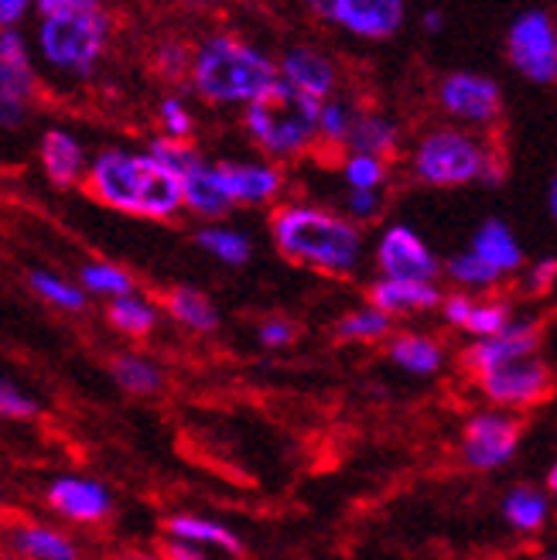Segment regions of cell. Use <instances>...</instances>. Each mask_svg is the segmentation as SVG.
Here are the masks:
<instances>
[{
    "label": "cell",
    "mask_w": 557,
    "mask_h": 560,
    "mask_svg": "<svg viewBox=\"0 0 557 560\" xmlns=\"http://www.w3.org/2000/svg\"><path fill=\"white\" fill-rule=\"evenodd\" d=\"M390 331V318L376 307H359V312H349L339 322V339H352V342H376Z\"/></svg>",
    "instance_id": "36"
},
{
    "label": "cell",
    "mask_w": 557,
    "mask_h": 560,
    "mask_svg": "<svg viewBox=\"0 0 557 560\" xmlns=\"http://www.w3.org/2000/svg\"><path fill=\"white\" fill-rule=\"evenodd\" d=\"M161 124H164V137H172V140H188L192 130H195L192 114L185 109V103L175 100V96L161 100Z\"/></svg>",
    "instance_id": "40"
},
{
    "label": "cell",
    "mask_w": 557,
    "mask_h": 560,
    "mask_svg": "<svg viewBox=\"0 0 557 560\" xmlns=\"http://www.w3.org/2000/svg\"><path fill=\"white\" fill-rule=\"evenodd\" d=\"M349 191H376L386 182V164L370 154H349L343 164Z\"/></svg>",
    "instance_id": "37"
},
{
    "label": "cell",
    "mask_w": 557,
    "mask_h": 560,
    "mask_svg": "<svg viewBox=\"0 0 557 560\" xmlns=\"http://www.w3.org/2000/svg\"><path fill=\"white\" fill-rule=\"evenodd\" d=\"M318 109L322 103L298 93L288 82H270V86L246 103V133L274 158H294L309 151L318 137Z\"/></svg>",
    "instance_id": "4"
},
{
    "label": "cell",
    "mask_w": 557,
    "mask_h": 560,
    "mask_svg": "<svg viewBox=\"0 0 557 560\" xmlns=\"http://www.w3.org/2000/svg\"><path fill=\"white\" fill-rule=\"evenodd\" d=\"M164 553H169V557H164V560H206L199 547H192V544H182V540H172V544H169V550H164Z\"/></svg>",
    "instance_id": "49"
},
{
    "label": "cell",
    "mask_w": 557,
    "mask_h": 560,
    "mask_svg": "<svg viewBox=\"0 0 557 560\" xmlns=\"http://www.w3.org/2000/svg\"><path fill=\"white\" fill-rule=\"evenodd\" d=\"M513 325V318H510V304H503V301H476L472 304V312H468V318H465V331L468 335H476V339L483 342V339H496L499 331H507Z\"/></svg>",
    "instance_id": "31"
},
{
    "label": "cell",
    "mask_w": 557,
    "mask_h": 560,
    "mask_svg": "<svg viewBox=\"0 0 557 560\" xmlns=\"http://www.w3.org/2000/svg\"><path fill=\"white\" fill-rule=\"evenodd\" d=\"M277 249L294 260L328 273H349L363 257V233L346 215L315 206H285L270 219Z\"/></svg>",
    "instance_id": "1"
},
{
    "label": "cell",
    "mask_w": 557,
    "mask_h": 560,
    "mask_svg": "<svg viewBox=\"0 0 557 560\" xmlns=\"http://www.w3.org/2000/svg\"><path fill=\"white\" fill-rule=\"evenodd\" d=\"M192 82L199 96L212 103H250L270 82H277V66L270 55L246 45L233 35H212L192 59Z\"/></svg>",
    "instance_id": "3"
},
{
    "label": "cell",
    "mask_w": 557,
    "mask_h": 560,
    "mask_svg": "<svg viewBox=\"0 0 557 560\" xmlns=\"http://www.w3.org/2000/svg\"><path fill=\"white\" fill-rule=\"evenodd\" d=\"M489 151L465 130H431L414 151V175L434 188H455L483 178Z\"/></svg>",
    "instance_id": "5"
},
{
    "label": "cell",
    "mask_w": 557,
    "mask_h": 560,
    "mask_svg": "<svg viewBox=\"0 0 557 560\" xmlns=\"http://www.w3.org/2000/svg\"><path fill=\"white\" fill-rule=\"evenodd\" d=\"M479 386L486 400H492L496 407H526L541 400L550 389V370L544 359L531 355V359H517L503 370L479 376Z\"/></svg>",
    "instance_id": "11"
},
{
    "label": "cell",
    "mask_w": 557,
    "mask_h": 560,
    "mask_svg": "<svg viewBox=\"0 0 557 560\" xmlns=\"http://www.w3.org/2000/svg\"><path fill=\"white\" fill-rule=\"evenodd\" d=\"M520 444V420L507 410H483L465 424L462 455L468 468H499L517 455Z\"/></svg>",
    "instance_id": "7"
},
{
    "label": "cell",
    "mask_w": 557,
    "mask_h": 560,
    "mask_svg": "<svg viewBox=\"0 0 557 560\" xmlns=\"http://www.w3.org/2000/svg\"><path fill=\"white\" fill-rule=\"evenodd\" d=\"M390 359L414 376H431L444 366L441 346L434 339H428V335H417V331L397 335V339L390 342Z\"/></svg>",
    "instance_id": "25"
},
{
    "label": "cell",
    "mask_w": 557,
    "mask_h": 560,
    "mask_svg": "<svg viewBox=\"0 0 557 560\" xmlns=\"http://www.w3.org/2000/svg\"><path fill=\"white\" fill-rule=\"evenodd\" d=\"M376 264L386 280H414V284H434L438 257L431 246L410 226H390L376 246Z\"/></svg>",
    "instance_id": "8"
},
{
    "label": "cell",
    "mask_w": 557,
    "mask_h": 560,
    "mask_svg": "<svg viewBox=\"0 0 557 560\" xmlns=\"http://www.w3.org/2000/svg\"><path fill=\"white\" fill-rule=\"evenodd\" d=\"M38 413V404L24 394L21 386L0 380V417H14V420H27Z\"/></svg>",
    "instance_id": "41"
},
{
    "label": "cell",
    "mask_w": 557,
    "mask_h": 560,
    "mask_svg": "<svg viewBox=\"0 0 557 560\" xmlns=\"http://www.w3.org/2000/svg\"><path fill=\"white\" fill-rule=\"evenodd\" d=\"M114 376L127 394H154V389H161V370L141 355H120L114 362Z\"/></svg>",
    "instance_id": "30"
},
{
    "label": "cell",
    "mask_w": 557,
    "mask_h": 560,
    "mask_svg": "<svg viewBox=\"0 0 557 560\" xmlns=\"http://www.w3.org/2000/svg\"><path fill=\"white\" fill-rule=\"evenodd\" d=\"M544 560H557V553H550V557H544Z\"/></svg>",
    "instance_id": "54"
},
{
    "label": "cell",
    "mask_w": 557,
    "mask_h": 560,
    "mask_svg": "<svg viewBox=\"0 0 557 560\" xmlns=\"http://www.w3.org/2000/svg\"><path fill=\"white\" fill-rule=\"evenodd\" d=\"M277 79L318 103H325L336 93V66H332V59L318 48H291L285 59L277 62Z\"/></svg>",
    "instance_id": "15"
},
{
    "label": "cell",
    "mask_w": 557,
    "mask_h": 560,
    "mask_svg": "<svg viewBox=\"0 0 557 560\" xmlns=\"http://www.w3.org/2000/svg\"><path fill=\"white\" fill-rule=\"evenodd\" d=\"M219 182L227 188L230 202H270L277 191H281V172L274 164H240V161H227L216 164Z\"/></svg>",
    "instance_id": "17"
},
{
    "label": "cell",
    "mask_w": 557,
    "mask_h": 560,
    "mask_svg": "<svg viewBox=\"0 0 557 560\" xmlns=\"http://www.w3.org/2000/svg\"><path fill=\"white\" fill-rule=\"evenodd\" d=\"M164 534H169L172 540L192 544V547L209 544V547H219V550H227L233 557L243 553V544H240V537L233 534L230 526L202 520V516H172L169 523H164Z\"/></svg>",
    "instance_id": "22"
},
{
    "label": "cell",
    "mask_w": 557,
    "mask_h": 560,
    "mask_svg": "<svg viewBox=\"0 0 557 560\" xmlns=\"http://www.w3.org/2000/svg\"><path fill=\"white\" fill-rule=\"evenodd\" d=\"M383 199H380V191H349V199H346V209L356 222H367L380 212Z\"/></svg>",
    "instance_id": "43"
},
{
    "label": "cell",
    "mask_w": 557,
    "mask_h": 560,
    "mask_svg": "<svg viewBox=\"0 0 557 560\" xmlns=\"http://www.w3.org/2000/svg\"><path fill=\"white\" fill-rule=\"evenodd\" d=\"M48 502L51 510H59L62 516L76 520V523H96L109 513V492L93 482V479H72V475H66V479H55L48 486Z\"/></svg>",
    "instance_id": "16"
},
{
    "label": "cell",
    "mask_w": 557,
    "mask_h": 560,
    "mask_svg": "<svg viewBox=\"0 0 557 560\" xmlns=\"http://www.w3.org/2000/svg\"><path fill=\"white\" fill-rule=\"evenodd\" d=\"M86 188L103 206L137 215V154H127L120 148L103 151L90 164Z\"/></svg>",
    "instance_id": "12"
},
{
    "label": "cell",
    "mask_w": 557,
    "mask_h": 560,
    "mask_svg": "<svg viewBox=\"0 0 557 560\" xmlns=\"http://www.w3.org/2000/svg\"><path fill=\"white\" fill-rule=\"evenodd\" d=\"M164 312L192 331H212L219 325L212 301L202 291H192V288H172L164 294Z\"/></svg>",
    "instance_id": "27"
},
{
    "label": "cell",
    "mask_w": 557,
    "mask_h": 560,
    "mask_svg": "<svg viewBox=\"0 0 557 560\" xmlns=\"http://www.w3.org/2000/svg\"><path fill=\"white\" fill-rule=\"evenodd\" d=\"M24 103L27 100L11 96V93L0 90V127H18L24 120Z\"/></svg>",
    "instance_id": "46"
},
{
    "label": "cell",
    "mask_w": 557,
    "mask_h": 560,
    "mask_svg": "<svg viewBox=\"0 0 557 560\" xmlns=\"http://www.w3.org/2000/svg\"><path fill=\"white\" fill-rule=\"evenodd\" d=\"M356 114L359 109L346 100H336V96H328L318 109V133L328 140V144H346L349 140V130L356 124Z\"/></svg>",
    "instance_id": "33"
},
{
    "label": "cell",
    "mask_w": 557,
    "mask_h": 560,
    "mask_svg": "<svg viewBox=\"0 0 557 560\" xmlns=\"http://www.w3.org/2000/svg\"><path fill=\"white\" fill-rule=\"evenodd\" d=\"M346 144L352 148V154H370V158H386L394 154L401 144V130L394 120H386L383 114H356V124L349 130Z\"/></svg>",
    "instance_id": "23"
},
{
    "label": "cell",
    "mask_w": 557,
    "mask_h": 560,
    "mask_svg": "<svg viewBox=\"0 0 557 560\" xmlns=\"http://www.w3.org/2000/svg\"><path fill=\"white\" fill-rule=\"evenodd\" d=\"M14 547L27 560H76V544L51 526H18Z\"/></svg>",
    "instance_id": "26"
},
{
    "label": "cell",
    "mask_w": 557,
    "mask_h": 560,
    "mask_svg": "<svg viewBox=\"0 0 557 560\" xmlns=\"http://www.w3.org/2000/svg\"><path fill=\"white\" fill-rule=\"evenodd\" d=\"M444 270H449V277L455 280V284H465V288H479V291H486V288H492L496 280H499V273L492 270V267H486L476 254H459V257H452L449 264H444Z\"/></svg>",
    "instance_id": "38"
},
{
    "label": "cell",
    "mask_w": 557,
    "mask_h": 560,
    "mask_svg": "<svg viewBox=\"0 0 557 560\" xmlns=\"http://www.w3.org/2000/svg\"><path fill=\"white\" fill-rule=\"evenodd\" d=\"M27 280H32V288H35L45 301H51L55 307H62V312H82V307H86V294H82V288L69 284V280H62V277L45 273V270H35Z\"/></svg>",
    "instance_id": "35"
},
{
    "label": "cell",
    "mask_w": 557,
    "mask_h": 560,
    "mask_svg": "<svg viewBox=\"0 0 557 560\" xmlns=\"http://www.w3.org/2000/svg\"><path fill=\"white\" fill-rule=\"evenodd\" d=\"M370 307L390 315H410V312H431L441 304V291L434 284H414V280H386L380 277L370 291Z\"/></svg>",
    "instance_id": "19"
},
{
    "label": "cell",
    "mask_w": 557,
    "mask_h": 560,
    "mask_svg": "<svg viewBox=\"0 0 557 560\" xmlns=\"http://www.w3.org/2000/svg\"><path fill=\"white\" fill-rule=\"evenodd\" d=\"M547 486H550V492H557V462H554V468L547 475Z\"/></svg>",
    "instance_id": "52"
},
{
    "label": "cell",
    "mask_w": 557,
    "mask_h": 560,
    "mask_svg": "<svg viewBox=\"0 0 557 560\" xmlns=\"http://www.w3.org/2000/svg\"><path fill=\"white\" fill-rule=\"evenodd\" d=\"M537 328L526 325V322H513L507 331H499L496 339H483L476 342L468 352H465V366L476 373V376H486L492 370H503L517 359H531L537 352Z\"/></svg>",
    "instance_id": "14"
},
{
    "label": "cell",
    "mask_w": 557,
    "mask_h": 560,
    "mask_svg": "<svg viewBox=\"0 0 557 560\" xmlns=\"http://www.w3.org/2000/svg\"><path fill=\"white\" fill-rule=\"evenodd\" d=\"M42 164L55 185H72L82 172V144L66 130H48L42 137Z\"/></svg>",
    "instance_id": "24"
},
{
    "label": "cell",
    "mask_w": 557,
    "mask_h": 560,
    "mask_svg": "<svg viewBox=\"0 0 557 560\" xmlns=\"http://www.w3.org/2000/svg\"><path fill=\"white\" fill-rule=\"evenodd\" d=\"M547 206H550V215L557 219V178L550 182V191H547Z\"/></svg>",
    "instance_id": "51"
},
{
    "label": "cell",
    "mask_w": 557,
    "mask_h": 560,
    "mask_svg": "<svg viewBox=\"0 0 557 560\" xmlns=\"http://www.w3.org/2000/svg\"><path fill=\"white\" fill-rule=\"evenodd\" d=\"M421 27H425V32H431V35H438L441 27H444V14L441 11H425L421 14Z\"/></svg>",
    "instance_id": "50"
},
{
    "label": "cell",
    "mask_w": 557,
    "mask_h": 560,
    "mask_svg": "<svg viewBox=\"0 0 557 560\" xmlns=\"http://www.w3.org/2000/svg\"><path fill=\"white\" fill-rule=\"evenodd\" d=\"M109 325L127 331V335H148L158 325V312L148 301L127 294V298H117L114 304H109Z\"/></svg>",
    "instance_id": "29"
},
{
    "label": "cell",
    "mask_w": 557,
    "mask_h": 560,
    "mask_svg": "<svg viewBox=\"0 0 557 560\" xmlns=\"http://www.w3.org/2000/svg\"><path fill=\"white\" fill-rule=\"evenodd\" d=\"M510 66L531 82H557V24L547 11H523L507 35Z\"/></svg>",
    "instance_id": "6"
},
{
    "label": "cell",
    "mask_w": 557,
    "mask_h": 560,
    "mask_svg": "<svg viewBox=\"0 0 557 560\" xmlns=\"http://www.w3.org/2000/svg\"><path fill=\"white\" fill-rule=\"evenodd\" d=\"M472 301L468 294H452V298H441V307H444V322L449 325H455V328H462L465 325V318H468V312H472Z\"/></svg>",
    "instance_id": "44"
},
{
    "label": "cell",
    "mask_w": 557,
    "mask_h": 560,
    "mask_svg": "<svg viewBox=\"0 0 557 560\" xmlns=\"http://www.w3.org/2000/svg\"><path fill=\"white\" fill-rule=\"evenodd\" d=\"M124 560H164V557H151V553H127Z\"/></svg>",
    "instance_id": "53"
},
{
    "label": "cell",
    "mask_w": 557,
    "mask_h": 560,
    "mask_svg": "<svg viewBox=\"0 0 557 560\" xmlns=\"http://www.w3.org/2000/svg\"><path fill=\"white\" fill-rule=\"evenodd\" d=\"M468 254H476L486 267H492L499 277L503 273H513L523 267V246L517 243L513 230L507 226V222H499V219H489L479 226V233L472 236V246H468Z\"/></svg>",
    "instance_id": "20"
},
{
    "label": "cell",
    "mask_w": 557,
    "mask_h": 560,
    "mask_svg": "<svg viewBox=\"0 0 557 560\" xmlns=\"http://www.w3.org/2000/svg\"><path fill=\"white\" fill-rule=\"evenodd\" d=\"M151 158L154 161H161V164H169L175 175H182V172H188V167H195L202 158H199V151H195L188 140H172V137H158V140H151Z\"/></svg>",
    "instance_id": "39"
},
{
    "label": "cell",
    "mask_w": 557,
    "mask_h": 560,
    "mask_svg": "<svg viewBox=\"0 0 557 560\" xmlns=\"http://www.w3.org/2000/svg\"><path fill=\"white\" fill-rule=\"evenodd\" d=\"M38 48L59 72L90 75L109 38V18L93 0H42Z\"/></svg>",
    "instance_id": "2"
},
{
    "label": "cell",
    "mask_w": 557,
    "mask_h": 560,
    "mask_svg": "<svg viewBox=\"0 0 557 560\" xmlns=\"http://www.w3.org/2000/svg\"><path fill=\"white\" fill-rule=\"evenodd\" d=\"M503 516L513 529L520 534H534L547 523V499L537 489L517 486L507 499H503Z\"/></svg>",
    "instance_id": "28"
},
{
    "label": "cell",
    "mask_w": 557,
    "mask_h": 560,
    "mask_svg": "<svg viewBox=\"0 0 557 560\" xmlns=\"http://www.w3.org/2000/svg\"><path fill=\"white\" fill-rule=\"evenodd\" d=\"M315 11L367 42L394 38L404 24L401 0H325L315 4Z\"/></svg>",
    "instance_id": "9"
},
{
    "label": "cell",
    "mask_w": 557,
    "mask_h": 560,
    "mask_svg": "<svg viewBox=\"0 0 557 560\" xmlns=\"http://www.w3.org/2000/svg\"><path fill=\"white\" fill-rule=\"evenodd\" d=\"M178 178H182V206H188L195 215L222 219L233 209L227 188H222V182H219L216 164L199 161L195 167H188V172H182Z\"/></svg>",
    "instance_id": "18"
},
{
    "label": "cell",
    "mask_w": 557,
    "mask_h": 560,
    "mask_svg": "<svg viewBox=\"0 0 557 560\" xmlns=\"http://www.w3.org/2000/svg\"><path fill=\"white\" fill-rule=\"evenodd\" d=\"M192 69V48L182 42H164L158 48V72H164L169 79H178Z\"/></svg>",
    "instance_id": "42"
},
{
    "label": "cell",
    "mask_w": 557,
    "mask_h": 560,
    "mask_svg": "<svg viewBox=\"0 0 557 560\" xmlns=\"http://www.w3.org/2000/svg\"><path fill=\"white\" fill-rule=\"evenodd\" d=\"M182 209V178L151 154H137V215L172 219Z\"/></svg>",
    "instance_id": "13"
},
{
    "label": "cell",
    "mask_w": 557,
    "mask_h": 560,
    "mask_svg": "<svg viewBox=\"0 0 557 560\" xmlns=\"http://www.w3.org/2000/svg\"><path fill=\"white\" fill-rule=\"evenodd\" d=\"M82 288L93 294H109V298H127L134 291V280L127 270L114 267V264H86L82 267Z\"/></svg>",
    "instance_id": "34"
},
{
    "label": "cell",
    "mask_w": 557,
    "mask_h": 560,
    "mask_svg": "<svg viewBox=\"0 0 557 560\" xmlns=\"http://www.w3.org/2000/svg\"><path fill=\"white\" fill-rule=\"evenodd\" d=\"M0 90L27 100L35 90L32 55L18 32H0Z\"/></svg>",
    "instance_id": "21"
},
{
    "label": "cell",
    "mask_w": 557,
    "mask_h": 560,
    "mask_svg": "<svg viewBox=\"0 0 557 560\" xmlns=\"http://www.w3.org/2000/svg\"><path fill=\"white\" fill-rule=\"evenodd\" d=\"M291 335H294V328H291L288 322H264V325H260V342L270 346V349L288 346V342H291Z\"/></svg>",
    "instance_id": "47"
},
{
    "label": "cell",
    "mask_w": 557,
    "mask_h": 560,
    "mask_svg": "<svg viewBox=\"0 0 557 560\" xmlns=\"http://www.w3.org/2000/svg\"><path fill=\"white\" fill-rule=\"evenodd\" d=\"M195 243H199L202 249H209L216 260L233 264V267H243L250 260V254H254L250 240L233 233V230H202L199 236H195Z\"/></svg>",
    "instance_id": "32"
},
{
    "label": "cell",
    "mask_w": 557,
    "mask_h": 560,
    "mask_svg": "<svg viewBox=\"0 0 557 560\" xmlns=\"http://www.w3.org/2000/svg\"><path fill=\"white\" fill-rule=\"evenodd\" d=\"M438 100L444 106V114H452L465 124H492L503 109V93L489 79L476 72H452L444 75Z\"/></svg>",
    "instance_id": "10"
},
{
    "label": "cell",
    "mask_w": 557,
    "mask_h": 560,
    "mask_svg": "<svg viewBox=\"0 0 557 560\" xmlns=\"http://www.w3.org/2000/svg\"><path fill=\"white\" fill-rule=\"evenodd\" d=\"M27 14L24 0H0V32H14V24Z\"/></svg>",
    "instance_id": "48"
},
{
    "label": "cell",
    "mask_w": 557,
    "mask_h": 560,
    "mask_svg": "<svg viewBox=\"0 0 557 560\" xmlns=\"http://www.w3.org/2000/svg\"><path fill=\"white\" fill-rule=\"evenodd\" d=\"M554 280H557V260H554V257L537 260V264H534V270H531V291L544 294V291H550V288H554Z\"/></svg>",
    "instance_id": "45"
}]
</instances>
